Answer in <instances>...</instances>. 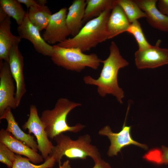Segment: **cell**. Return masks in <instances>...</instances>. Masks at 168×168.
Returning <instances> with one entry per match:
<instances>
[{"label": "cell", "instance_id": "1", "mask_svg": "<svg viewBox=\"0 0 168 168\" xmlns=\"http://www.w3.org/2000/svg\"><path fill=\"white\" fill-rule=\"evenodd\" d=\"M109 49V56L102 61L103 67L99 77L95 79L90 76H85L83 80L86 84L97 86V92L101 96L111 94L122 104L124 92L118 85V75L119 70L128 65L129 63L121 55L114 42H111Z\"/></svg>", "mask_w": 168, "mask_h": 168}, {"label": "cell", "instance_id": "2", "mask_svg": "<svg viewBox=\"0 0 168 168\" xmlns=\"http://www.w3.org/2000/svg\"><path fill=\"white\" fill-rule=\"evenodd\" d=\"M111 10L104 11L98 17L88 21L76 36L57 45L65 48H78L84 52L109 39L107 24Z\"/></svg>", "mask_w": 168, "mask_h": 168}, {"label": "cell", "instance_id": "3", "mask_svg": "<svg viewBox=\"0 0 168 168\" xmlns=\"http://www.w3.org/2000/svg\"><path fill=\"white\" fill-rule=\"evenodd\" d=\"M54 139L56 145L53 147L51 156L54 157L59 166L62 164L61 160L63 156L70 159L83 160L89 156L95 163L101 159L98 148L91 143V138L88 134L80 136L77 139L73 140L69 136L62 133Z\"/></svg>", "mask_w": 168, "mask_h": 168}, {"label": "cell", "instance_id": "4", "mask_svg": "<svg viewBox=\"0 0 168 168\" xmlns=\"http://www.w3.org/2000/svg\"><path fill=\"white\" fill-rule=\"evenodd\" d=\"M81 103L61 98L58 99L54 108L44 110L40 117L49 138L51 139L64 132H78L85 126L80 123L73 126L69 125L67 117L75 108L81 106Z\"/></svg>", "mask_w": 168, "mask_h": 168}, {"label": "cell", "instance_id": "5", "mask_svg": "<svg viewBox=\"0 0 168 168\" xmlns=\"http://www.w3.org/2000/svg\"><path fill=\"white\" fill-rule=\"evenodd\" d=\"M53 46L50 57L53 62L68 70L79 72L86 67L96 70L102 62L95 54H86L78 48H65L57 44Z\"/></svg>", "mask_w": 168, "mask_h": 168}, {"label": "cell", "instance_id": "6", "mask_svg": "<svg viewBox=\"0 0 168 168\" xmlns=\"http://www.w3.org/2000/svg\"><path fill=\"white\" fill-rule=\"evenodd\" d=\"M24 130L27 129L29 134L32 133L36 138L38 150L45 160L52 154L54 145L49 140L44 127L38 115L36 106H30V114L27 121L22 126Z\"/></svg>", "mask_w": 168, "mask_h": 168}, {"label": "cell", "instance_id": "7", "mask_svg": "<svg viewBox=\"0 0 168 168\" xmlns=\"http://www.w3.org/2000/svg\"><path fill=\"white\" fill-rule=\"evenodd\" d=\"M126 119V118L121 130L119 133L113 132L108 125L104 126L98 132L99 135L106 136L110 140V145L107 153L110 157L117 155L123 148L131 145L137 146L145 150L148 149L146 145L138 142L132 138L130 133L131 126L125 125Z\"/></svg>", "mask_w": 168, "mask_h": 168}, {"label": "cell", "instance_id": "8", "mask_svg": "<svg viewBox=\"0 0 168 168\" xmlns=\"http://www.w3.org/2000/svg\"><path fill=\"white\" fill-rule=\"evenodd\" d=\"M161 42L158 40L155 45L136 51L135 62L138 69L153 68L168 64V49L161 48Z\"/></svg>", "mask_w": 168, "mask_h": 168}, {"label": "cell", "instance_id": "9", "mask_svg": "<svg viewBox=\"0 0 168 168\" xmlns=\"http://www.w3.org/2000/svg\"><path fill=\"white\" fill-rule=\"evenodd\" d=\"M13 78L8 62L0 60V117L8 107L15 109L18 107L15 98Z\"/></svg>", "mask_w": 168, "mask_h": 168}, {"label": "cell", "instance_id": "10", "mask_svg": "<svg viewBox=\"0 0 168 168\" xmlns=\"http://www.w3.org/2000/svg\"><path fill=\"white\" fill-rule=\"evenodd\" d=\"M67 10L66 8L63 7L52 14L49 22L42 36L48 43H60L71 35L66 21Z\"/></svg>", "mask_w": 168, "mask_h": 168}, {"label": "cell", "instance_id": "11", "mask_svg": "<svg viewBox=\"0 0 168 168\" xmlns=\"http://www.w3.org/2000/svg\"><path fill=\"white\" fill-rule=\"evenodd\" d=\"M8 63L12 76L16 82L15 98L18 107L26 91L23 74L24 57L19 49L18 45L14 46L11 49L9 54Z\"/></svg>", "mask_w": 168, "mask_h": 168}, {"label": "cell", "instance_id": "12", "mask_svg": "<svg viewBox=\"0 0 168 168\" xmlns=\"http://www.w3.org/2000/svg\"><path fill=\"white\" fill-rule=\"evenodd\" d=\"M17 31L20 38L30 41L37 52L45 56H51L53 46L44 40L40 30L29 20L27 12L22 23L18 26Z\"/></svg>", "mask_w": 168, "mask_h": 168}, {"label": "cell", "instance_id": "13", "mask_svg": "<svg viewBox=\"0 0 168 168\" xmlns=\"http://www.w3.org/2000/svg\"><path fill=\"white\" fill-rule=\"evenodd\" d=\"M0 142L4 144L16 154L26 157L33 164H37L43 161L41 155L3 128L0 131Z\"/></svg>", "mask_w": 168, "mask_h": 168}, {"label": "cell", "instance_id": "14", "mask_svg": "<svg viewBox=\"0 0 168 168\" xmlns=\"http://www.w3.org/2000/svg\"><path fill=\"white\" fill-rule=\"evenodd\" d=\"M146 14L148 24L160 31L168 32V16L161 13L156 6L157 0H135Z\"/></svg>", "mask_w": 168, "mask_h": 168}, {"label": "cell", "instance_id": "15", "mask_svg": "<svg viewBox=\"0 0 168 168\" xmlns=\"http://www.w3.org/2000/svg\"><path fill=\"white\" fill-rule=\"evenodd\" d=\"M11 17L7 16L0 22V60L8 62L9 54L12 48L18 45L21 39L14 35L11 31Z\"/></svg>", "mask_w": 168, "mask_h": 168}, {"label": "cell", "instance_id": "16", "mask_svg": "<svg viewBox=\"0 0 168 168\" xmlns=\"http://www.w3.org/2000/svg\"><path fill=\"white\" fill-rule=\"evenodd\" d=\"M12 109L7 108L3 115L0 117V120L5 119L7 123L5 130L11 133L16 138L22 141L36 152L38 150V145L34 136L25 133L20 128L15 120L12 112Z\"/></svg>", "mask_w": 168, "mask_h": 168}, {"label": "cell", "instance_id": "17", "mask_svg": "<svg viewBox=\"0 0 168 168\" xmlns=\"http://www.w3.org/2000/svg\"><path fill=\"white\" fill-rule=\"evenodd\" d=\"M86 1L85 0L74 1L68 9L66 21L71 35L76 36L83 27Z\"/></svg>", "mask_w": 168, "mask_h": 168}, {"label": "cell", "instance_id": "18", "mask_svg": "<svg viewBox=\"0 0 168 168\" xmlns=\"http://www.w3.org/2000/svg\"><path fill=\"white\" fill-rule=\"evenodd\" d=\"M130 24L122 9L116 3L107 24L109 39L126 32Z\"/></svg>", "mask_w": 168, "mask_h": 168}, {"label": "cell", "instance_id": "19", "mask_svg": "<svg viewBox=\"0 0 168 168\" xmlns=\"http://www.w3.org/2000/svg\"><path fill=\"white\" fill-rule=\"evenodd\" d=\"M27 13L30 22L40 31L45 29L52 15L49 8L45 5L31 7L29 9Z\"/></svg>", "mask_w": 168, "mask_h": 168}, {"label": "cell", "instance_id": "20", "mask_svg": "<svg viewBox=\"0 0 168 168\" xmlns=\"http://www.w3.org/2000/svg\"><path fill=\"white\" fill-rule=\"evenodd\" d=\"M115 4V0H86L83 23L98 17L105 10H112Z\"/></svg>", "mask_w": 168, "mask_h": 168}, {"label": "cell", "instance_id": "21", "mask_svg": "<svg viewBox=\"0 0 168 168\" xmlns=\"http://www.w3.org/2000/svg\"><path fill=\"white\" fill-rule=\"evenodd\" d=\"M0 5L8 16L16 20L18 26L21 24L27 12L17 0H0Z\"/></svg>", "mask_w": 168, "mask_h": 168}, {"label": "cell", "instance_id": "22", "mask_svg": "<svg viewBox=\"0 0 168 168\" xmlns=\"http://www.w3.org/2000/svg\"><path fill=\"white\" fill-rule=\"evenodd\" d=\"M116 3L122 9L130 23L140 18L146 17V13L134 0H116Z\"/></svg>", "mask_w": 168, "mask_h": 168}, {"label": "cell", "instance_id": "23", "mask_svg": "<svg viewBox=\"0 0 168 168\" xmlns=\"http://www.w3.org/2000/svg\"><path fill=\"white\" fill-rule=\"evenodd\" d=\"M44 160V163L37 165L31 163L28 158L16 154L12 168H52L54 166L56 161L53 156H50Z\"/></svg>", "mask_w": 168, "mask_h": 168}, {"label": "cell", "instance_id": "24", "mask_svg": "<svg viewBox=\"0 0 168 168\" xmlns=\"http://www.w3.org/2000/svg\"><path fill=\"white\" fill-rule=\"evenodd\" d=\"M147 161L158 165L168 164V148L162 146L161 148L150 150L143 156Z\"/></svg>", "mask_w": 168, "mask_h": 168}, {"label": "cell", "instance_id": "25", "mask_svg": "<svg viewBox=\"0 0 168 168\" xmlns=\"http://www.w3.org/2000/svg\"><path fill=\"white\" fill-rule=\"evenodd\" d=\"M126 32L133 36L138 44L139 50H145L152 46L147 40L140 24L138 20L131 23Z\"/></svg>", "mask_w": 168, "mask_h": 168}, {"label": "cell", "instance_id": "26", "mask_svg": "<svg viewBox=\"0 0 168 168\" xmlns=\"http://www.w3.org/2000/svg\"><path fill=\"white\" fill-rule=\"evenodd\" d=\"M16 154L4 144L0 142V162L5 164L8 168H12Z\"/></svg>", "mask_w": 168, "mask_h": 168}, {"label": "cell", "instance_id": "27", "mask_svg": "<svg viewBox=\"0 0 168 168\" xmlns=\"http://www.w3.org/2000/svg\"><path fill=\"white\" fill-rule=\"evenodd\" d=\"M157 2V9L162 14L168 16V0H159Z\"/></svg>", "mask_w": 168, "mask_h": 168}, {"label": "cell", "instance_id": "28", "mask_svg": "<svg viewBox=\"0 0 168 168\" xmlns=\"http://www.w3.org/2000/svg\"><path fill=\"white\" fill-rule=\"evenodd\" d=\"M21 3L24 4L28 9L33 7H39V5L34 0H17Z\"/></svg>", "mask_w": 168, "mask_h": 168}, {"label": "cell", "instance_id": "29", "mask_svg": "<svg viewBox=\"0 0 168 168\" xmlns=\"http://www.w3.org/2000/svg\"><path fill=\"white\" fill-rule=\"evenodd\" d=\"M95 164L92 168H111L108 163L102 159L97 162H95Z\"/></svg>", "mask_w": 168, "mask_h": 168}, {"label": "cell", "instance_id": "30", "mask_svg": "<svg viewBox=\"0 0 168 168\" xmlns=\"http://www.w3.org/2000/svg\"><path fill=\"white\" fill-rule=\"evenodd\" d=\"M7 16L5 12L0 7V22L3 21Z\"/></svg>", "mask_w": 168, "mask_h": 168}, {"label": "cell", "instance_id": "31", "mask_svg": "<svg viewBox=\"0 0 168 168\" xmlns=\"http://www.w3.org/2000/svg\"><path fill=\"white\" fill-rule=\"evenodd\" d=\"M58 168H72L70 164L69 161L67 160L65 161L63 164L60 166H59Z\"/></svg>", "mask_w": 168, "mask_h": 168}, {"label": "cell", "instance_id": "32", "mask_svg": "<svg viewBox=\"0 0 168 168\" xmlns=\"http://www.w3.org/2000/svg\"><path fill=\"white\" fill-rule=\"evenodd\" d=\"M36 2L40 6H45L47 2V1L46 0H38L36 1Z\"/></svg>", "mask_w": 168, "mask_h": 168}]
</instances>
